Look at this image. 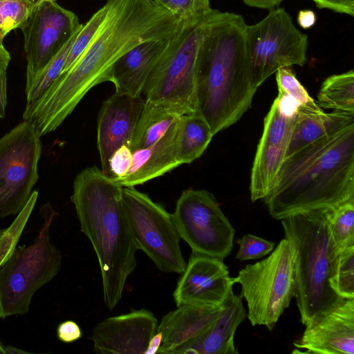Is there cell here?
I'll list each match as a JSON object with an SVG mask.
<instances>
[{
	"mask_svg": "<svg viewBox=\"0 0 354 354\" xmlns=\"http://www.w3.org/2000/svg\"><path fill=\"white\" fill-rule=\"evenodd\" d=\"M94 37L75 63L62 73L23 119L41 136L56 130L95 86L109 82L115 62L134 46L167 39L184 25L153 0H106Z\"/></svg>",
	"mask_w": 354,
	"mask_h": 354,
	"instance_id": "obj_1",
	"label": "cell"
},
{
	"mask_svg": "<svg viewBox=\"0 0 354 354\" xmlns=\"http://www.w3.org/2000/svg\"><path fill=\"white\" fill-rule=\"evenodd\" d=\"M243 17L215 10L196 58L197 109L213 135L236 123L257 91L251 82Z\"/></svg>",
	"mask_w": 354,
	"mask_h": 354,
	"instance_id": "obj_2",
	"label": "cell"
},
{
	"mask_svg": "<svg viewBox=\"0 0 354 354\" xmlns=\"http://www.w3.org/2000/svg\"><path fill=\"white\" fill-rule=\"evenodd\" d=\"M354 198V124L284 159L263 198L281 220L303 210L334 207Z\"/></svg>",
	"mask_w": 354,
	"mask_h": 354,
	"instance_id": "obj_3",
	"label": "cell"
},
{
	"mask_svg": "<svg viewBox=\"0 0 354 354\" xmlns=\"http://www.w3.org/2000/svg\"><path fill=\"white\" fill-rule=\"evenodd\" d=\"M122 187L93 166L76 176L71 196L81 231L97 256L103 299L109 310L121 299L127 279L137 266L138 248L124 215Z\"/></svg>",
	"mask_w": 354,
	"mask_h": 354,
	"instance_id": "obj_4",
	"label": "cell"
},
{
	"mask_svg": "<svg viewBox=\"0 0 354 354\" xmlns=\"http://www.w3.org/2000/svg\"><path fill=\"white\" fill-rule=\"evenodd\" d=\"M328 209L299 211L281 219L285 237L292 250L295 297L304 326L317 322L346 301L328 283L331 259Z\"/></svg>",
	"mask_w": 354,
	"mask_h": 354,
	"instance_id": "obj_5",
	"label": "cell"
},
{
	"mask_svg": "<svg viewBox=\"0 0 354 354\" xmlns=\"http://www.w3.org/2000/svg\"><path fill=\"white\" fill-rule=\"evenodd\" d=\"M204 20L186 24L172 37L149 75L142 93L145 100L182 115L198 112L196 58L206 25Z\"/></svg>",
	"mask_w": 354,
	"mask_h": 354,
	"instance_id": "obj_6",
	"label": "cell"
},
{
	"mask_svg": "<svg viewBox=\"0 0 354 354\" xmlns=\"http://www.w3.org/2000/svg\"><path fill=\"white\" fill-rule=\"evenodd\" d=\"M55 214L50 206L44 209V223L33 242L16 248L0 267V319L28 313L35 292L59 272L62 254L50 239Z\"/></svg>",
	"mask_w": 354,
	"mask_h": 354,
	"instance_id": "obj_7",
	"label": "cell"
},
{
	"mask_svg": "<svg viewBox=\"0 0 354 354\" xmlns=\"http://www.w3.org/2000/svg\"><path fill=\"white\" fill-rule=\"evenodd\" d=\"M241 286L252 326L272 330L295 295L294 257L289 241L282 239L267 258L248 264L234 277Z\"/></svg>",
	"mask_w": 354,
	"mask_h": 354,
	"instance_id": "obj_8",
	"label": "cell"
},
{
	"mask_svg": "<svg viewBox=\"0 0 354 354\" xmlns=\"http://www.w3.org/2000/svg\"><path fill=\"white\" fill-rule=\"evenodd\" d=\"M308 35L294 25L283 8L269 10L259 22L245 29V46L252 86L257 88L278 69L306 61Z\"/></svg>",
	"mask_w": 354,
	"mask_h": 354,
	"instance_id": "obj_9",
	"label": "cell"
},
{
	"mask_svg": "<svg viewBox=\"0 0 354 354\" xmlns=\"http://www.w3.org/2000/svg\"><path fill=\"white\" fill-rule=\"evenodd\" d=\"M122 203L138 250L162 272L182 274L186 268L172 214L134 187H123Z\"/></svg>",
	"mask_w": 354,
	"mask_h": 354,
	"instance_id": "obj_10",
	"label": "cell"
},
{
	"mask_svg": "<svg viewBox=\"0 0 354 354\" xmlns=\"http://www.w3.org/2000/svg\"><path fill=\"white\" fill-rule=\"evenodd\" d=\"M40 135L24 120L0 138V218L18 214L39 179Z\"/></svg>",
	"mask_w": 354,
	"mask_h": 354,
	"instance_id": "obj_11",
	"label": "cell"
},
{
	"mask_svg": "<svg viewBox=\"0 0 354 354\" xmlns=\"http://www.w3.org/2000/svg\"><path fill=\"white\" fill-rule=\"evenodd\" d=\"M172 215L180 238L192 253L221 259L230 254L235 230L211 193L184 190Z\"/></svg>",
	"mask_w": 354,
	"mask_h": 354,
	"instance_id": "obj_12",
	"label": "cell"
},
{
	"mask_svg": "<svg viewBox=\"0 0 354 354\" xmlns=\"http://www.w3.org/2000/svg\"><path fill=\"white\" fill-rule=\"evenodd\" d=\"M82 26L74 12L56 1H35L28 19L20 28L27 61L26 91Z\"/></svg>",
	"mask_w": 354,
	"mask_h": 354,
	"instance_id": "obj_13",
	"label": "cell"
},
{
	"mask_svg": "<svg viewBox=\"0 0 354 354\" xmlns=\"http://www.w3.org/2000/svg\"><path fill=\"white\" fill-rule=\"evenodd\" d=\"M299 104L291 97L279 93L264 119L250 177L252 202L270 192L285 159Z\"/></svg>",
	"mask_w": 354,
	"mask_h": 354,
	"instance_id": "obj_14",
	"label": "cell"
},
{
	"mask_svg": "<svg viewBox=\"0 0 354 354\" xmlns=\"http://www.w3.org/2000/svg\"><path fill=\"white\" fill-rule=\"evenodd\" d=\"M181 274L173 293L177 307H220L235 283L223 259L203 254L192 253Z\"/></svg>",
	"mask_w": 354,
	"mask_h": 354,
	"instance_id": "obj_15",
	"label": "cell"
},
{
	"mask_svg": "<svg viewBox=\"0 0 354 354\" xmlns=\"http://www.w3.org/2000/svg\"><path fill=\"white\" fill-rule=\"evenodd\" d=\"M158 325L153 314L145 309L109 317L93 330V349L102 354H145Z\"/></svg>",
	"mask_w": 354,
	"mask_h": 354,
	"instance_id": "obj_16",
	"label": "cell"
},
{
	"mask_svg": "<svg viewBox=\"0 0 354 354\" xmlns=\"http://www.w3.org/2000/svg\"><path fill=\"white\" fill-rule=\"evenodd\" d=\"M145 100L115 92L103 102L97 116V143L101 170L110 177L109 160L122 145L130 147Z\"/></svg>",
	"mask_w": 354,
	"mask_h": 354,
	"instance_id": "obj_17",
	"label": "cell"
},
{
	"mask_svg": "<svg viewBox=\"0 0 354 354\" xmlns=\"http://www.w3.org/2000/svg\"><path fill=\"white\" fill-rule=\"evenodd\" d=\"M292 353L315 354L354 353V299L342 304L317 322L306 326Z\"/></svg>",
	"mask_w": 354,
	"mask_h": 354,
	"instance_id": "obj_18",
	"label": "cell"
},
{
	"mask_svg": "<svg viewBox=\"0 0 354 354\" xmlns=\"http://www.w3.org/2000/svg\"><path fill=\"white\" fill-rule=\"evenodd\" d=\"M242 296L233 291L212 325L197 338L182 345L173 354H236L234 334L246 317Z\"/></svg>",
	"mask_w": 354,
	"mask_h": 354,
	"instance_id": "obj_19",
	"label": "cell"
},
{
	"mask_svg": "<svg viewBox=\"0 0 354 354\" xmlns=\"http://www.w3.org/2000/svg\"><path fill=\"white\" fill-rule=\"evenodd\" d=\"M223 306L182 305L168 313L156 330L162 336L157 353L173 354L176 349L204 333L218 317Z\"/></svg>",
	"mask_w": 354,
	"mask_h": 354,
	"instance_id": "obj_20",
	"label": "cell"
},
{
	"mask_svg": "<svg viewBox=\"0 0 354 354\" xmlns=\"http://www.w3.org/2000/svg\"><path fill=\"white\" fill-rule=\"evenodd\" d=\"M169 39L142 42L115 62L109 81L113 84L115 93L133 97L141 96L146 80Z\"/></svg>",
	"mask_w": 354,
	"mask_h": 354,
	"instance_id": "obj_21",
	"label": "cell"
},
{
	"mask_svg": "<svg viewBox=\"0 0 354 354\" xmlns=\"http://www.w3.org/2000/svg\"><path fill=\"white\" fill-rule=\"evenodd\" d=\"M178 120L158 142L132 151L129 171L123 178L115 180L122 187L142 185L181 165L176 145Z\"/></svg>",
	"mask_w": 354,
	"mask_h": 354,
	"instance_id": "obj_22",
	"label": "cell"
},
{
	"mask_svg": "<svg viewBox=\"0 0 354 354\" xmlns=\"http://www.w3.org/2000/svg\"><path fill=\"white\" fill-rule=\"evenodd\" d=\"M352 124L354 115L337 111L325 113L314 100L299 105L285 158Z\"/></svg>",
	"mask_w": 354,
	"mask_h": 354,
	"instance_id": "obj_23",
	"label": "cell"
},
{
	"mask_svg": "<svg viewBox=\"0 0 354 354\" xmlns=\"http://www.w3.org/2000/svg\"><path fill=\"white\" fill-rule=\"evenodd\" d=\"M182 115L176 111L145 100L130 146L131 151L158 142Z\"/></svg>",
	"mask_w": 354,
	"mask_h": 354,
	"instance_id": "obj_24",
	"label": "cell"
},
{
	"mask_svg": "<svg viewBox=\"0 0 354 354\" xmlns=\"http://www.w3.org/2000/svg\"><path fill=\"white\" fill-rule=\"evenodd\" d=\"M214 135L198 112L185 114L178 122L176 153L180 165L189 164L201 156Z\"/></svg>",
	"mask_w": 354,
	"mask_h": 354,
	"instance_id": "obj_25",
	"label": "cell"
},
{
	"mask_svg": "<svg viewBox=\"0 0 354 354\" xmlns=\"http://www.w3.org/2000/svg\"><path fill=\"white\" fill-rule=\"evenodd\" d=\"M327 224L332 261L340 251L354 245V198L328 207Z\"/></svg>",
	"mask_w": 354,
	"mask_h": 354,
	"instance_id": "obj_26",
	"label": "cell"
},
{
	"mask_svg": "<svg viewBox=\"0 0 354 354\" xmlns=\"http://www.w3.org/2000/svg\"><path fill=\"white\" fill-rule=\"evenodd\" d=\"M319 107L354 115V71L328 77L317 95Z\"/></svg>",
	"mask_w": 354,
	"mask_h": 354,
	"instance_id": "obj_27",
	"label": "cell"
},
{
	"mask_svg": "<svg viewBox=\"0 0 354 354\" xmlns=\"http://www.w3.org/2000/svg\"><path fill=\"white\" fill-rule=\"evenodd\" d=\"M328 283L339 297L354 299V245L340 251L331 261Z\"/></svg>",
	"mask_w": 354,
	"mask_h": 354,
	"instance_id": "obj_28",
	"label": "cell"
},
{
	"mask_svg": "<svg viewBox=\"0 0 354 354\" xmlns=\"http://www.w3.org/2000/svg\"><path fill=\"white\" fill-rule=\"evenodd\" d=\"M78 31L37 75L29 88L26 91V106L24 111L29 110L46 93L62 73L68 52Z\"/></svg>",
	"mask_w": 354,
	"mask_h": 354,
	"instance_id": "obj_29",
	"label": "cell"
},
{
	"mask_svg": "<svg viewBox=\"0 0 354 354\" xmlns=\"http://www.w3.org/2000/svg\"><path fill=\"white\" fill-rule=\"evenodd\" d=\"M38 197L34 191L23 209L10 227L2 230L0 235V267L8 259L17 248V243L33 210Z\"/></svg>",
	"mask_w": 354,
	"mask_h": 354,
	"instance_id": "obj_30",
	"label": "cell"
},
{
	"mask_svg": "<svg viewBox=\"0 0 354 354\" xmlns=\"http://www.w3.org/2000/svg\"><path fill=\"white\" fill-rule=\"evenodd\" d=\"M35 0H0V47L4 37L28 19Z\"/></svg>",
	"mask_w": 354,
	"mask_h": 354,
	"instance_id": "obj_31",
	"label": "cell"
},
{
	"mask_svg": "<svg viewBox=\"0 0 354 354\" xmlns=\"http://www.w3.org/2000/svg\"><path fill=\"white\" fill-rule=\"evenodd\" d=\"M184 24L201 21L214 10L209 0H153Z\"/></svg>",
	"mask_w": 354,
	"mask_h": 354,
	"instance_id": "obj_32",
	"label": "cell"
},
{
	"mask_svg": "<svg viewBox=\"0 0 354 354\" xmlns=\"http://www.w3.org/2000/svg\"><path fill=\"white\" fill-rule=\"evenodd\" d=\"M105 14L106 6L104 5L85 24H82L71 45L62 73L67 71L87 48L104 20Z\"/></svg>",
	"mask_w": 354,
	"mask_h": 354,
	"instance_id": "obj_33",
	"label": "cell"
},
{
	"mask_svg": "<svg viewBox=\"0 0 354 354\" xmlns=\"http://www.w3.org/2000/svg\"><path fill=\"white\" fill-rule=\"evenodd\" d=\"M275 73L279 93L291 97L299 105L313 100L296 77L291 66L280 68Z\"/></svg>",
	"mask_w": 354,
	"mask_h": 354,
	"instance_id": "obj_34",
	"label": "cell"
},
{
	"mask_svg": "<svg viewBox=\"0 0 354 354\" xmlns=\"http://www.w3.org/2000/svg\"><path fill=\"white\" fill-rule=\"evenodd\" d=\"M239 250L236 258L240 261L257 259L272 251L274 243L247 234L237 240Z\"/></svg>",
	"mask_w": 354,
	"mask_h": 354,
	"instance_id": "obj_35",
	"label": "cell"
},
{
	"mask_svg": "<svg viewBox=\"0 0 354 354\" xmlns=\"http://www.w3.org/2000/svg\"><path fill=\"white\" fill-rule=\"evenodd\" d=\"M133 152L130 147L122 145L115 149L109 160L110 177L118 180L126 176L132 162Z\"/></svg>",
	"mask_w": 354,
	"mask_h": 354,
	"instance_id": "obj_36",
	"label": "cell"
},
{
	"mask_svg": "<svg viewBox=\"0 0 354 354\" xmlns=\"http://www.w3.org/2000/svg\"><path fill=\"white\" fill-rule=\"evenodd\" d=\"M319 9H328L333 12L354 15V0H312Z\"/></svg>",
	"mask_w": 354,
	"mask_h": 354,
	"instance_id": "obj_37",
	"label": "cell"
},
{
	"mask_svg": "<svg viewBox=\"0 0 354 354\" xmlns=\"http://www.w3.org/2000/svg\"><path fill=\"white\" fill-rule=\"evenodd\" d=\"M57 334L59 339L65 343L73 342L80 339L82 335L78 324L71 320H67L59 324Z\"/></svg>",
	"mask_w": 354,
	"mask_h": 354,
	"instance_id": "obj_38",
	"label": "cell"
},
{
	"mask_svg": "<svg viewBox=\"0 0 354 354\" xmlns=\"http://www.w3.org/2000/svg\"><path fill=\"white\" fill-rule=\"evenodd\" d=\"M7 68H0V118L6 115L7 105Z\"/></svg>",
	"mask_w": 354,
	"mask_h": 354,
	"instance_id": "obj_39",
	"label": "cell"
},
{
	"mask_svg": "<svg viewBox=\"0 0 354 354\" xmlns=\"http://www.w3.org/2000/svg\"><path fill=\"white\" fill-rule=\"evenodd\" d=\"M297 21L300 27L308 29L315 24L317 16L311 10H301L297 14Z\"/></svg>",
	"mask_w": 354,
	"mask_h": 354,
	"instance_id": "obj_40",
	"label": "cell"
},
{
	"mask_svg": "<svg viewBox=\"0 0 354 354\" xmlns=\"http://www.w3.org/2000/svg\"><path fill=\"white\" fill-rule=\"evenodd\" d=\"M243 3L250 7L268 9L269 10L277 7L283 0H242Z\"/></svg>",
	"mask_w": 354,
	"mask_h": 354,
	"instance_id": "obj_41",
	"label": "cell"
},
{
	"mask_svg": "<svg viewBox=\"0 0 354 354\" xmlns=\"http://www.w3.org/2000/svg\"><path fill=\"white\" fill-rule=\"evenodd\" d=\"M162 341L161 334L156 332L153 337L151 338L148 348L145 354H156L158 353L160 346Z\"/></svg>",
	"mask_w": 354,
	"mask_h": 354,
	"instance_id": "obj_42",
	"label": "cell"
},
{
	"mask_svg": "<svg viewBox=\"0 0 354 354\" xmlns=\"http://www.w3.org/2000/svg\"><path fill=\"white\" fill-rule=\"evenodd\" d=\"M10 55L4 47H0V68H7L10 61Z\"/></svg>",
	"mask_w": 354,
	"mask_h": 354,
	"instance_id": "obj_43",
	"label": "cell"
},
{
	"mask_svg": "<svg viewBox=\"0 0 354 354\" xmlns=\"http://www.w3.org/2000/svg\"><path fill=\"white\" fill-rule=\"evenodd\" d=\"M5 354H18V353H29L26 351L11 346L3 347Z\"/></svg>",
	"mask_w": 354,
	"mask_h": 354,
	"instance_id": "obj_44",
	"label": "cell"
},
{
	"mask_svg": "<svg viewBox=\"0 0 354 354\" xmlns=\"http://www.w3.org/2000/svg\"><path fill=\"white\" fill-rule=\"evenodd\" d=\"M0 354H5L3 347L2 346L1 343H0Z\"/></svg>",
	"mask_w": 354,
	"mask_h": 354,
	"instance_id": "obj_45",
	"label": "cell"
},
{
	"mask_svg": "<svg viewBox=\"0 0 354 354\" xmlns=\"http://www.w3.org/2000/svg\"><path fill=\"white\" fill-rule=\"evenodd\" d=\"M1 232H2V230H0V235H1Z\"/></svg>",
	"mask_w": 354,
	"mask_h": 354,
	"instance_id": "obj_46",
	"label": "cell"
},
{
	"mask_svg": "<svg viewBox=\"0 0 354 354\" xmlns=\"http://www.w3.org/2000/svg\"><path fill=\"white\" fill-rule=\"evenodd\" d=\"M50 1H56L57 0H50Z\"/></svg>",
	"mask_w": 354,
	"mask_h": 354,
	"instance_id": "obj_47",
	"label": "cell"
}]
</instances>
